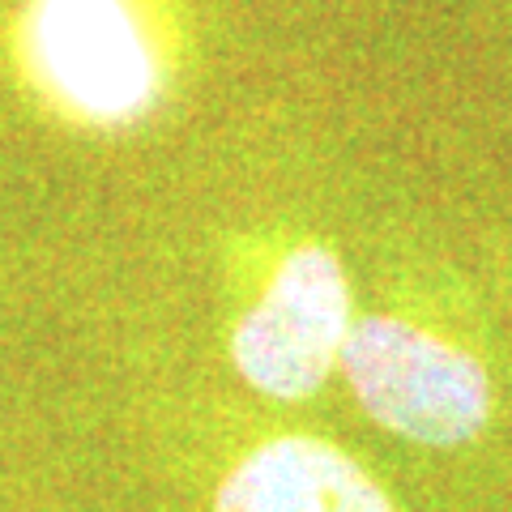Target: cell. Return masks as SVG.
Instances as JSON below:
<instances>
[{"label": "cell", "mask_w": 512, "mask_h": 512, "mask_svg": "<svg viewBox=\"0 0 512 512\" xmlns=\"http://www.w3.org/2000/svg\"><path fill=\"white\" fill-rule=\"evenodd\" d=\"M342 372L359 406L402 440L453 448L491 419V376L470 350L402 316L350 325Z\"/></svg>", "instance_id": "obj_1"}, {"label": "cell", "mask_w": 512, "mask_h": 512, "mask_svg": "<svg viewBox=\"0 0 512 512\" xmlns=\"http://www.w3.org/2000/svg\"><path fill=\"white\" fill-rule=\"evenodd\" d=\"M35 82L86 124H128L158 99V47L133 0H30Z\"/></svg>", "instance_id": "obj_2"}, {"label": "cell", "mask_w": 512, "mask_h": 512, "mask_svg": "<svg viewBox=\"0 0 512 512\" xmlns=\"http://www.w3.org/2000/svg\"><path fill=\"white\" fill-rule=\"evenodd\" d=\"M350 338V286L329 248L303 244L282 261L261 303L239 320L231 359L256 393L299 402L342 363Z\"/></svg>", "instance_id": "obj_3"}, {"label": "cell", "mask_w": 512, "mask_h": 512, "mask_svg": "<svg viewBox=\"0 0 512 512\" xmlns=\"http://www.w3.org/2000/svg\"><path fill=\"white\" fill-rule=\"evenodd\" d=\"M218 512H397L342 448L308 436L269 440L227 474Z\"/></svg>", "instance_id": "obj_4"}]
</instances>
